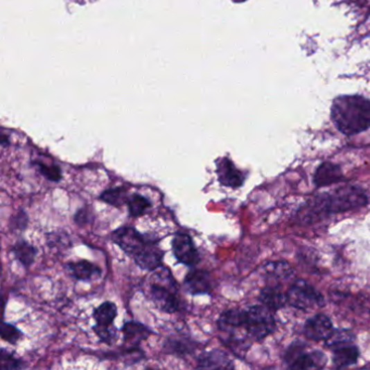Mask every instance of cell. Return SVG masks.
Masks as SVG:
<instances>
[{"label":"cell","mask_w":370,"mask_h":370,"mask_svg":"<svg viewBox=\"0 0 370 370\" xmlns=\"http://www.w3.org/2000/svg\"><path fill=\"white\" fill-rule=\"evenodd\" d=\"M367 193L358 186L346 185L310 199L298 212L301 223L313 224L327 216L349 212L367 205Z\"/></svg>","instance_id":"6da1fadb"},{"label":"cell","mask_w":370,"mask_h":370,"mask_svg":"<svg viewBox=\"0 0 370 370\" xmlns=\"http://www.w3.org/2000/svg\"><path fill=\"white\" fill-rule=\"evenodd\" d=\"M331 115L343 135H358L370 128V100L363 96H339L333 99Z\"/></svg>","instance_id":"7a4b0ae2"},{"label":"cell","mask_w":370,"mask_h":370,"mask_svg":"<svg viewBox=\"0 0 370 370\" xmlns=\"http://www.w3.org/2000/svg\"><path fill=\"white\" fill-rule=\"evenodd\" d=\"M166 268L157 273L152 283L149 285V297L155 306L166 313H174L179 308V301L176 294L175 281L168 272L164 275Z\"/></svg>","instance_id":"3957f363"},{"label":"cell","mask_w":370,"mask_h":370,"mask_svg":"<svg viewBox=\"0 0 370 370\" xmlns=\"http://www.w3.org/2000/svg\"><path fill=\"white\" fill-rule=\"evenodd\" d=\"M245 329L253 340L265 339L275 331L274 312L266 306H254L245 310Z\"/></svg>","instance_id":"277c9868"},{"label":"cell","mask_w":370,"mask_h":370,"mask_svg":"<svg viewBox=\"0 0 370 370\" xmlns=\"http://www.w3.org/2000/svg\"><path fill=\"white\" fill-rule=\"evenodd\" d=\"M285 364L290 369H319L327 363V358L320 351L306 352V346L302 342H293L285 353Z\"/></svg>","instance_id":"5b68a950"},{"label":"cell","mask_w":370,"mask_h":370,"mask_svg":"<svg viewBox=\"0 0 370 370\" xmlns=\"http://www.w3.org/2000/svg\"><path fill=\"white\" fill-rule=\"evenodd\" d=\"M288 304L298 310H308L325 306V299L319 291L306 281H294L287 292Z\"/></svg>","instance_id":"8992f818"},{"label":"cell","mask_w":370,"mask_h":370,"mask_svg":"<svg viewBox=\"0 0 370 370\" xmlns=\"http://www.w3.org/2000/svg\"><path fill=\"white\" fill-rule=\"evenodd\" d=\"M112 240L133 258H137L149 245L155 243L133 227H122L115 230L112 234Z\"/></svg>","instance_id":"52a82bcc"},{"label":"cell","mask_w":370,"mask_h":370,"mask_svg":"<svg viewBox=\"0 0 370 370\" xmlns=\"http://www.w3.org/2000/svg\"><path fill=\"white\" fill-rule=\"evenodd\" d=\"M173 253L176 260L186 266H195L200 262V256L193 238L187 234L176 233L172 241Z\"/></svg>","instance_id":"ba28073f"},{"label":"cell","mask_w":370,"mask_h":370,"mask_svg":"<svg viewBox=\"0 0 370 370\" xmlns=\"http://www.w3.org/2000/svg\"><path fill=\"white\" fill-rule=\"evenodd\" d=\"M303 331L308 340L326 341L333 331V321L325 314H317L306 320Z\"/></svg>","instance_id":"9c48e42d"},{"label":"cell","mask_w":370,"mask_h":370,"mask_svg":"<svg viewBox=\"0 0 370 370\" xmlns=\"http://www.w3.org/2000/svg\"><path fill=\"white\" fill-rule=\"evenodd\" d=\"M216 174L218 182L225 187L236 188L241 187L245 183V175L241 170H238L233 161L228 158L220 159L216 162Z\"/></svg>","instance_id":"30bf717a"},{"label":"cell","mask_w":370,"mask_h":370,"mask_svg":"<svg viewBox=\"0 0 370 370\" xmlns=\"http://www.w3.org/2000/svg\"><path fill=\"white\" fill-rule=\"evenodd\" d=\"M186 289L191 294H209L212 292L213 283L208 272L201 270H191L184 281Z\"/></svg>","instance_id":"8fae6325"},{"label":"cell","mask_w":370,"mask_h":370,"mask_svg":"<svg viewBox=\"0 0 370 370\" xmlns=\"http://www.w3.org/2000/svg\"><path fill=\"white\" fill-rule=\"evenodd\" d=\"M344 180L342 170L335 163L323 162L318 166L314 175L316 187L323 188L341 183Z\"/></svg>","instance_id":"7c38bea8"},{"label":"cell","mask_w":370,"mask_h":370,"mask_svg":"<svg viewBox=\"0 0 370 370\" xmlns=\"http://www.w3.org/2000/svg\"><path fill=\"white\" fill-rule=\"evenodd\" d=\"M261 304L273 310H281L288 304L287 293L283 292V289L278 285H267L263 288L258 295Z\"/></svg>","instance_id":"4fadbf2b"},{"label":"cell","mask_w":370,"mask_h":370,"mask_svg":"<svg viewBox=\"0 0 370 370\" xmlns=\"http://www.w3.org/2000/svg\"><path fill=\"white\" fill-rule=\"evenodd\" d=\"M333 362L337 368L355 365L360 358V349L356 345L345 344L333 349Z\"/></svg>","instance_id":"5bb4252c"},{"label":"cell","mask_w":370,"mask_h":370,"mask_svg":"<svg viewBox=\"0 0 370 370\" xmlns=\"http://www.w3.org/2000/svg\"><path fill=\"white\" fill-rule=\"evenodd\" d=\"M163 256H164V252L159 248L155 241L152 245H149L134 260H135L136 264L143 270H158L162 264Z\"/></svg>","instance_id":"9a60e30c"},{"label":"cell","mask_w":370,"mask_h":370,"mask_svg":"<svg viewBox=\"0 0 370 370\" xmlns=\"http://www.w3.org/2000/svg\"><path fill=\"white\" fill-rule=\"evenodd\" d=\"M67 267L70 270L71 275L80 281H89L101 275L100 268L85 260L68 263Z\"/></svg>","instance_id":"2e32d148"},{"label":"cell","mask_w":370,"mask_h":370,"mask_svg":"<svg viewBox=\"0 0 370 370\" xmlns=\"http://www.w3.org/2000/svg\"><path fill=\"white\" fill-rule=\"evenodd\" d=\"M199 368H220L228 369L234 368L233 362L229 360L226 353L222 351L213 350L211 352L204 353L199 358Z\"/></svg>","instance_id":"e0dca14e"},{"label":"cell","mask_w":370,"mask_h":370,"mask_svg":"<svg viewBox=\"0 0 370 370\" xmlns=\"http://www.w3.org/2000/svg\"><path fill=\"white\" fill-rule=\"evenodd\" d=\"M123 333H124V342L135 346L141 341L149 338L151 331L143 324L137 323V321H128L123 327Z\"/></svg>","instance_id":"ac0fdd59"},{"label":"cell","mask_w":370,"mask_h":370,"mask_svg":"<svg viewBox=\"0 0 370 370\" xmlns=\"http://www.w3.org/2000/svg\"><path fill=\"white\" fill-rule=\"evenodd\" d=\"M263 270L267 277L277 281H285L290 279L294 275V270L285 261L278 262H270L263 266Z\"/></svg>","instance_id":"d6986e66"},{"label":"cell","mask_w":370,"mask_h":370,"mask_svg":"<svg viewBox=\"0 0 370 370\" xmlns=\"http://www.w3.org/2000/svg\"><path fill=\"white\" fill-rule=\"evenodd\" d=\"M118 315V308L112 302H105L94 312L96 326L99 327H111L115 317Z\"/></svg>","instance_id":"ffe728a7"},{"label":"cell","mask_w":370,"mask_h":370,"mask_svg":"<svg viewBox=\"0 0 370 370\" xmlns=\"http://www.w3.org/2000/svg\"><path fill=\"white\" fill-rule=\"evenodd\" d=\"M12 253L24 267H30L35 261L37 250L30 243L22 240L13 245Z\"/></svg>","instance_id":"44dd1931"},{"label":"cell","mask_w":370,"mask_h":370,"mask_svg":"<svg viewBox=\"0 0 370 370\" xmlns=\"http://www.w3.org/2000/svg\"><path fill=\"white\" fill-rule=\"evenodd\" d=\"M130 197L127 195V189L123 187H115L105 191L101 193L100 200L108 204L120 208L124 203L128 202Z\"/></svg>","instance_id":"7402d4cb"},{"label":"cell","mask_w":370,"mask_h":370,"mask_svg":"<svg viewBox=\"0 0 370 370\" xmlns=\"http://www.w3.org/2000/svg\"><path fill=\"white\" fill-rule=\"evenodd\" d=\"M354 340H355V335L352 331H346V329H333L329 338L325 341V345L327 348L333 350L341 345L352 344Z\"/></svg>","instance_id":"603a6c76"},{"label":"cell","mask_w":370,"mask_h":370,"mask_svg":"<svg viewBox=\"0 0 370 370\" xmlns=\"http://www.w3.org/2000/svg\"><path fill=\"white\" fill-rule=\"evenodd\" d=\"M127 206L130 215L133 216V218H137V216H141L145 214L146 211L150 208L151 202L149 199L146 198L143 195L135 193L128 199Z\"/></svg>","instance_id":"cb8c5ba5"},{"label":"cell","mask_w":370,"mask_h":370,"mask_svg":"<svg viewBox=\"0 0 370 370\" xmlns=\"http://www.w3.org/2000/svg\"><path fill=\"white\" fill-rule=\"evenodd\" d=\"M164 346H166V352L170 354H179V355L189 354L195 349V344L185 339H179V340L174 338L168 339Z\"/></svg>","instance_id":"d4e9b609"},{"label":"cell","mask_w":370,"mask_h":370,"mask_svg":"<svg viewBox=\"0 0 370 370\" xmlns=\"http://www.w3.org/2000/svg\"><path fill=\"white\" fill-rule=\"evenodd\" d=\"M34 166L37 168L38 172L44 176V177L47 178L48 180L51 182H60L61 178H62V173H61L60 168L57 166H47V164H44V163L34 162Z\"/></svg>","instance_id":"484cf974"},{"label":"cell","mask_w":370,"mask_h":370,"mask_svg":"<svg viewBox=\"0 0 370 370\" xmlns=\"http://www.w3.org/2000/svg\"><path fill=\"white\" fill-rule=\"evenodd\" d=\"M22 337V333L19 331L18 328L10 324L3 323L1 327V338L10 344H17Z\"/></svg>","instance_id":"4316f807"},{"label":"cell","mask_w":370,"mask_h":370,"mask_svg":"<svg viewBox=\"0 0 370 370\" xmlns=\"http://www.w3.org/2000/svg\"><path fill=\"white\" fill-rule=\"evenodd\" d=\"M22 367V362L20 360L15 358L10 352L1 350V369H20Z\"/></svg>","instance_id":"83f0119b"},{"label":"cell","mask_w":370,"mask_h":370,"mask_svg":"<svg viewBox=\"0 0 370 370\" xmlns=\"http://www.w3.org/2000/svg\"><path fill=\"white\" fill-rule=\"evenodd\" d=\"M94 331L97 333L98 337L103 341V342L111 344L113 341L116 338L114 329L112 327H99V326H95Z\"/></svg>","instance_id":"f1b7e54d"},{"label":"cell","mask_w":370,"mask_h":370,"mask_svg":"<svg viewBox=\"0 0 370 370\" xmlns=\"http://www.w3.org/2000/svg\"><path fill=\"white\" fill-rule=\"evenodd\" d=\"M11 225H12V227L15 228V229H26V226H28V215H26V212L20 211V212L15 215V220L11 222Z\"/></svg>","instance_id":"f546056e"},{"label":"cell","mask_w":370,"mask_h":370,"mask_svg":"<svg viewBox=\"0 0 370 370\" xmlns=\"http://www.w3.org/2000/svg\"><path fill=\"white\" fill-rule=\"evenodd\" d=\"M88 215H89V213L87 212L86 209H82V210L78 211L76 215V224H80L82 225V224L87 223Z\"/></svg>","instance_id":"4dcf8cb0"}]
</instances>
